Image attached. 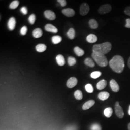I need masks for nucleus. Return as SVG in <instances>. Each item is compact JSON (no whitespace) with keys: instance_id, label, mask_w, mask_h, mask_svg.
Listing matches in <instances>:
<instances>
[{"instance_id":"4468645a","label":"nucleus","mask_w":130,"mask_h":130,"mask_svg":"<svg viewBox=\"0 0 130 130\" xmlns=\"http://www.w3.org/2000/svg\"><path fill=\"white\" fill-rule=\"evenodd\" d=\"M56 61L57 64L60 66H63L65 64V59L64 56L62 55H58L56 56Z\"/></svg>"},{"instance_id":"72a5a7b5","label":"nucleus","mask_w":130,"mask_h":130,"mask_svg":"<svg viewBox=\"0 0 130 130\" xmlns=\"http://www.w3.org/2000/svg\"><path fill=\"white\" fill-rule=\"evenodd\" d=\"M21 12L24 15H26L28 14V9L25 6H23L21 9H20Z\"/></svg>"},{"instance_id":"6ab92c4d","label":"nucleus","mask_w":130,"mask_h":130,"mask_svg":"<svg viewBox=\"0 0 130 130\" xmlns=\"http://www.w3.org/2000/svg\"><path fill=\"white\" fill-rule=\"evenodd\" d=\"M90 27L92 29H96L98 27V22L94 19H91L89 21Z\"/></svg>"},{"instance_id":"39448f33","label":"nucleus","mask_w":130,"mask_h":130,"mask_svg":"<svg viewBox=\"0 0 130 130\" xmlns=\"http://www.w3.org/2000/svg\"><path fill=\"white\" fill-rule=\"evenodd\" d=\"M112 10L111 6L110 5H101L98 9L99 14H106L109 13Z\"/></svg>"},{"instance_id":"4be33fe9","label":"nucleus","mask_w":130,"mask_h":130,"mask_svg":"<svg viewBox=\"0 0 130 130\" xmlns=\"http://www.w3.org/2000/svg\"><path fill=\"white\" fill-rule=\"evenodd\" d=\"M62 37L60 36H58V35L54 36L52 38V42L53 44H57L59 43L62 41Z\"/></svg>"},{"instance_id":"0eeeda50","label":"nucleus","mask_w":130,"mask_h":130,"mask_svg":"<svg viewBox=\"0 0 130 130\" xmlns=\"http://www.w3.org/2000/svg\"><path fill=\"white\" fill-rule=\"evenodd\" d=\"M78 83V80L75 77H71L67 81V86L69 88H72L75 87Z\"/></svg>"},{"instance_id":"e433bc0d","label":"nucleus","mask_w":130,"mask_h":130,"mask_svg":"<svg viewBox=\"0 0 130 130\" xmlns=\"http://www.w3.org/2000/svg\"><path fill=\"white\" fill-rule=\"evenodd\" d=\"M126 24L125 25V27L128 28H130V19H127L126 20Z\"/></svg>"},{"instance_id":"4c0bfd02","label":"nucleus","mask_w":130,"mask_h":130,"mask_svg":"<svg viewBox=\"0 0 130 130\" xmlns=\"http://www.w3.org/2000/svg\"><path fill=\"white\" fill-rule=\"evenodd\" d=\"M128 66L129 68L130 69V57L128 58Z\"/></svg>"},{"instance_id":"cd10ccee","label":"nucleus","mask_w":130,"mask_h":130,"mask_svg":"<svg viewBox=\"0 0 130 130\" xmlns=\"http://www.w3.org/2000/svg\"><path fill=\"white\" fill-rule=\"evenodd\" d=\"M19 4V1H17V0L14 1L10 5L9 8L11 9H15L18 7Z\"/></svg>"},{"instance_id":"7c9ffc66","label":"nucleus","mask_w":130,"mask_h":130,"mask_svg":"<svg viewBox=\"0 0 130 130\" xmlns=\"http://www.w3.org/2000/svg\"><path fill=\"white\" fill-rule=\"evenodd\" d=\"M90 130H102V127L98 123H94L91 126Z\"/></svg>"},{"instance_id":"5701e85b","label":"nucleus","mask_w":130,"mask_h":130,"mask_svg":"<svg viewBox=\"0 0 130 130\" xmlns=\"http://www.w3.org/2000/svg\"><path fill=\"white\" fill-rule=\"evenodd\" d=\"M113 112V110L111 107H107L104 110V113L105 116L107 117V118H110L112 115Z\"/></svg>"},{"instance_id":"f8f14e48","label":"nucleus","mask_w":130,"mask_h":130,"mask_svg":"<svg viewBox=\"0 0 130 130\" xmlns=\"http://www.w3.org/2000/svg\"><path fill=\"white\" fill-rule=\"evenodd\" d=\"M45 29L48 32L56 33L58 32L57 28L50 24H47L45 26Z\"/></svg>"},{"instance_id":"6e6552de","label":"nucleus","mask_w":130,"mask_h":130,"mask_svg":"<svg viewBox=\"0 0 130 130\" xmlns=\"http://www.w3.org/2000/svg\"><path fill=\"white\" fill-rule=\"evenodd\" d=\"M110 86L113 92L117 93L120 90V87L116 81L114 79H112L110 82Z\"/></svg>"},{"instance_id":"f704fd0d","label":"nucleus","mask_w":130,"mask_h":130,"mask_svg":"<svg viewBox=\"0 0 130 130\" xmlns=\"http://www.w3.org/2000/svg\"><path fill=\"white\" fill-rule=\"evenodd\" d=\"M57 2H58L62 7H64L67 5V2L65 0H57Z\"/></svg>"},{"instance_id":"2eb2a0df","label":"nucleus","mask_w":130,"mask_h":130,"mask_svg":"<svg viewBox=\"0 0 130 130\" xmlns=\"http://www.w3.org/2000/svg\"><path fill=\"white\" fill-rule=\"evenodd\" d=\"M86 41H87V42H88L89 43H94V42H97L98 37L94 34H90L87 36Z\"/></svg>"},{"instance_id":"c85d7f7f","label":"nucleus","mask_w":130,"mask_h":130,"mask_svg":"<svg viewBox=\"0 0 130 130\" xmlns=\"http://www.w3.org/2000/svg\"><path fill=\"white\" fill-rule=\"evenodd\" d=\"M102 73L100 71H94L91 74V77L93 79H96L100 77Z\"/></svg>"},{"instance_id":"a878e982","label":"nucleus","mask_w":130,"mask_h":130,"mask_svg":"<svg viewBox=\"0 0 130 130\" xmlns=\"http://www.w3.org/2000/svg\"><path fill=\"white\" fill-rule=\"evenodd\" d=\"M74 96L75 98L78 100H80L83 99V93L80 90H77L75 92Z\"/></svg>"},{"instance_id":"aec40b11","label":"nucleus","mask_w":130,"mask_h":130,"mask_svg":"<svg viewBox=\"0 0 130 130\" xmlns=\"http://www.w3.org/2000/svg\"><path fill=\"white\" fill-rule=\"evenodd\" d=\"M84 63L85 65L88 66L89 67H91V68H93L95 66V64L93 61V59L89 57L85 58L84 61Z\"/></svg>"},{"instance_id":"1a4fd4ad","label":"nucleus","mask_w":130,"mask_h":130,"mask_svg":"<svg viewBox=\"0 0 130 130\" xmlns=\"http://www.w3.org/2000/svg\"><path fill=\"white\" fill-rule=\"evenodd\" d=\"M7 26L10 30L12 31L14 29L16 26V19L14 17H11L9 19Z\"/></svg>"},{"instance_id":"393cba45","label":"nucleus","mask_w":130,"mask_h":130,"mask_svg":"<svg viewBox=\"0 0 130 130\" xmlns=\"http://www.w3.org/2000/svg\"><path fill=\"white\" fill-rule=\"evenodd\" d=\"M67 36L71 40H73L75 37V31L73 28H70L67 32Z\"/></svg>"},{"instance_id":"bb28decb","label":"nucleus","mask_w":130,"mask_h":130,"mask_svg":"<svg viewBox=\"0 0 130 130\" xmlns=\"http://www.w3.org/2000/svg\"><path fill=\"white\" fill-rule=\"evenodd\" d=\"M68 62L70 66H73L76 63V59L74 57L69 56L68 59Z\"/></svg>"},{"instance_id":"9b49d317","label":"nucleus","mask_w":130,"mask_h":130,"mask_svg":"<svg viewBox=\"0 0 130 130\" xmlns=\"http://www.w3.org/2000/svg\"><path fill=\"white\" fill-rule=\"evenodd\" d=\"M44 16L46 19L50 20H53L56 19V14L54 12L52 11L51 10H46L44 13Z\"/></svg>"},{"instance_id":"9d476101","label":"nucleus","mask_w":130,"mask_h":130,"mask_svg":"<svg viewBox=\"0 0 130 130\" xmlns=\"http://www.w3.org/2000/svg\"><path fill=\"white\" fill-rule=\"evenodd\" d=\"M62 13L65 16L68 17H72L75 14L74 10L71 8H66L62 11Z\"/></svg>"},{"instance_id":"f03ea898","label":"nucleus","mask_w":130,"mask_h":130,"mask_svg":"<svg viewBox=\"0 0 130 130\" xmlns=\"http://www.w3.org/2000/svg\"><path fill=\"white\" fill-rule=\"evenodd\" d=\"M112 45L109 42L94 45L93 47V53L105 55L111 51Z\"/></svg>"},{"instance_id":"423d86ee","label":"nucleus","mask_w":130,"mask_h":130,"mask_svg":"<svg viewBox=\"0 0 130 130\" xmlns=\"http://www.w3.org/2000/svg\"><path fill=\"white\" fill-rule=\"evenodd\" d=\"M89 10L90 7L89 5L86 3H83L81 5L80 7V14L83 16H85L88 14Z\"/></svg>"},{"instance_id":"ddd939ff","label":"nucleus","mask_w":130,"mask_h":130,"mask_svg":"<svg viewBox=\"0 0 130 130\" xmlns=\"http://www.w3.org/2000/svg\"><path fill=\"white\" fill-rule=\"evenodd\" d=\"M95 104V101L93 100H90L84 104L82 108L84 110H86L93 107Z\"/></svg>"},{"instance_id":"a211bd4d","label":"nucleus","mask_w":130,"mask_h":130,"mask_svg":"<svg viewBox=\"0 0 130 130\" xmlns=\"http://www.w3.org/2000/svg\"><path fill=\"white\" fill-rule=\"evenodd\" d=\"M107 85V82L105 79H102L99 81L96 85V87L98 90H102L105 88Z\"/></svg>"},{"instance_id":"58836bf2","label":"nucleus","mask_w":130,"mask_h":130,"mask_svg":"<svg viewBox=\"0 0 130 130\" xmlns=\"http://www.w3.org/2000/svg\"><path fill=\"white\" fill-rule=\"evenodd\" d=\"M128 130H130V122H129L128 124Z\"/></svg>"},{"instance_id":"7ed1b4c3","label":"nucleus","mask_w":130,"mask_h":130,"mask_svg":"<svg viewBox=\"0 0 130 130\" xmlns=\"http://www.w3.org/2000/svg\"><path fill=\"white\" fill-rule=\"evenodd\" d=\"M93 60L95 61L98 66L101 67H105L108 65V61L107 57L105 55L98 54L95 53L92 54Z\"/></svg>"},{"instance_id":"ea45409f","label":"nucleus","mask_w":130,"mask_h":130,"mask_svg":"<svg viewBox=\"0 0 130 130\" xmlns=\"http://www.w3.org/2000/svg\"><path fill=\"white\" fill-rule=\"evenodd\" d=\"M128 114H129V115H130V105L129 107V109H128Z\"/></svg>"},{"instance_id":"473e14b6","label":"nucleus","mask_w":130,"mask_h":130,"mask_svg":"<svg viewBox=\"0 0 130 130\" xmlns=\"http://www.w3.org/2000/svg\"><path fill=\"white\" fill-rule=\"evenodd\" d=\"M27 31H28V28L26 26H23L20 29V34L22 35H25L27 34Z\"/></svg>"},{"instance_id":"b1692460","label":"nucleus","mask_w":130,"mask_h":130,"mask_svg":"<svg viewBox=\"0 0 130 130\" xmlns=\"http://www.w3.org/2000/svg\"><path fill=\"white\" fill-rule=\"evenodd\" d=\"M75 53L78 56H82L84 54V51L79 47H75L74 49Z\"/></svg>"},{"instance_id":"2f4dec72","label":"nucleus","mask_w":130,"mask_h":130,"mask_svg":"<svg viewBox=\"0 0 130 130\" xmlns=\"http://www.w3.org/2000/svg\"><path fill=\"white\" fill-rule=\"evenodd\" d=\"M85 89L88 93H92L93 92V88L92 85L91 84H87L85 86Z\"/></svg>"},{"instance_id":"c9c22d12","label":"nucleus","mask_w":130,"mask_h":130,"mask_svg":"<svg viewBox=\"0 0 130 130\" xmlns=\"http://www.w3.org/2000/svg\"><path fill=\"white\" fill-rule=\"evenodd\" d=\"M124 13L130 17V6H128L126 7L125 9L124 10Z\"/></svg>"},{"instance_id":"f257e3e1","label":"nucleus","mask_w":130,"mask_h":130,"mask_svg":"<svg viewBox=\"0 0 130 130\" xmlns=\"http://www.w3.org/2000/svg\"><path fill=\"white\" fill-rule=\"evenodd\" d=\"M110 67L113 71L117 73H121L124 68V61L121 56H115L109 62Z\"/></svg>"},{"instance_id":"f3484780","label":"nucleus","mask_w":130,"mask_h":130,"mask_svg":"<svg viewBox=\"0 0 130 130\" xmlns=\"http://www.w3.org/2000/svg\"><path fill=\"white\" fill-rule=\"evenodd\" d=\"M42 34H43L42 31V29L40 28H35L33 31V36L35 38L41 37L42 35Z\"/></svg>"},{"instance_id":"dca6fc26","label":"nucleus","mask_w":130,"mask_h":130,"mask_svg":"<svg viewBox=\"0 0 130 130\" xmlns=\"http://www.w3.org/2000/svg\"><path fill=\"white\" fill-rule=\"evenodd\" d=\"M109 93L107 92H102L98 94V98L102 101H104L107 99L109 97Z\"/></svg>"},{"instance_id":"c756f323","label":"nucleus","mask_w":130,"mask_h":130,"mask_svg":"<svg viewBox=\"0 0 130 130\" xmlns=\"http://www.w3.org/2000/svg\"><path fill=\"white\" fill-rule=\"evenodd\" d=\"M36 15L34 14H31L28 18V20L29 23L31 25H33L36 20Z\"/></svg>"},{"instance_id":"20e7f679","label":"nucleus","mask_w":130,"mask_h":130,"mask_svg":"<svg viewBox=\"0 0 130 130\" xmlns=\"http://www.w3.org/2000/svg\"><path fill=\"white\" fill-rule=\"evenodd\" d=\"M114 109L115 112L117 116L120 119H122L124 117V112L122 109V108L120 105L119 102L118 101H116L114 105Z\"/></svg>"},{"instance_id":"412c9836","label":"nucleus","mask_w":130,"mask_h":130,"mask_svg":"<svg viewBox=\"0 0 130 130\" xmlns=\"http://www.w3.org/2000/svg\"><path fill=\"white\" fill-rule=\"evenodd\" d=\"M47 47L44 44H39L36 46V50L38 52L42 53L46 50Z\"/></svg>"}]
</instances>
